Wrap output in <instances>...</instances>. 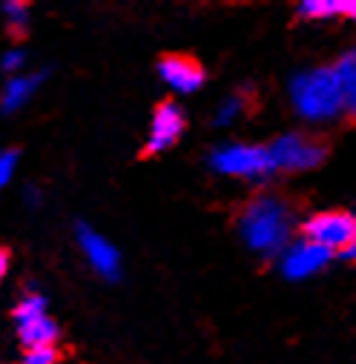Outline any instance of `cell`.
<instances>
[{"instance_id":"cell-1","label":"cell","mask_w":356,"mask_h":364,"mask_svg":"<svg viewBox=\"0 0 356 364\" xmlns=\"http://www.w3.org/2000/svg\"><path fill=\"white\" fill-rule=\"evenodd\" d=\"M290 210L279 198H253L239 215V232L258 255H282L290 247Z\"/></svg>"},{"instance_id":"cell-2","label":"cell","mask_w":356,"mask_h":364,"mask_svg":"<svg viewBox=\"0 0 356 364\" xmlns=\"http://www.w3.org/2000/svg\"><path fill=\"white\" fill-rule=\"evenodd\" d=\"M290 101L299 118L310 124L333 121L339 112H345V95L336 69L316 66L305 69L290 80Z\"/></svg>"},{"instance_id":"cell-3","label":"cell","mask_w":356,"mask_h":364,"mask_svg":"<svg viewBox=\"0 0 356 364\" xmlns=\"http://www.w3.org/2000/svg\"><path fill=\"white\" fill-rule=\"evenodd\" d=\"M210 166L219 175L247 178V181H258V178H267L271 172H276L273 161H271V149L256 146V144H224V146L213 149Z\"/></svg>"},{"instance_id":"cell-4","label":"cell","mask_w":356,"mask_h":364,"mask_svg":"<svg viewBox=\"0 0 356 364\" xmlns=\"http://www.w3.org/2000/svg\"><path fill=\"white\" fill-rule=\"evenodd\" d=\"M15 330H18V338L26 350H35V347H52L55 336H58V324L49 318L46 313V299L38 296V293H29L23 296L18 304H15Z\"/></svg>"},{"instance_id":"cell-5","label":"cell","mask_w":356,"mask_h":364,"mask_svg":"<svg viewBox=\"0 0 356 364\" xmlns=\"http://www.w3.org/2000/svg\"><path fill=\"white\" fill-rule=\"evenodd\" d=\"M267 149H271L273 169H282V172H308V169H316L325 158L322 144L299 132L279 135Z\"/></svg>"},{"instance_id":"cell-6","label":"cell","mask_w":356,"mask_h":364,"mask_svg":"<svg viewBox=\"0 0 356 364\" xmlns=\"http://www.w3.org/2000/svg\"><path fill=\"white\" fill-rule=\"evenodd\" d=\"M305 238L322 244L330 252H347L350 244L356 241V215L342 213V210L316 213L305 224Z\"/></svg>"},{"instance_id":"cell-7","label":"cell","mask_w":356,"mask_h":364,"mask_svg":"<svg viewBox=\"0 0 356 364\" xmlns=\"http://www.w3.org/2000/svg\"><path fill=\"white\" fill-rule=\"evenodd\" d=\"M330 250H325L322 244L310 241V238H302V241H293L282 255H279V267L285 272V279L290 282H305L310 276H316L319 269H325V264L330 261Z\"/></svg>"},{"instance_id":"cell-8","label":"cell","mask_w":356,"mask_h":364,"mask_svg":"<svg viewBox=\"0 0 356 364\" xmlns=\"http://www.w3.org/2000/svg\"><path fill=\"white\" fill-rule=\"evenodd\" d=\"M78 244H80V252L86 255L89 267H93L101 279L115 282L121 276V255L101 232H95L93 227H78Z\"/></svg>"},{"instance_id":"cell-9","label":"cell","mask_w":356,"mask_h":364,"mask_svg":"<svg viewBox=\"0 0 356 364\" xmlns=\"http://www.w3.org/2000/svg\"><path fill=\"white\" fill-rule=\"evenodd\" d=\"M158 75L161 80L172 89L178 95H190L196 89H201L204 83V72L201 66L193 60V58H184V55H169L158 63Z\"/></svg>"},{"instance_id":"cell-10","label":"cell","mask_w":356,"mask_h":364,"mask_svg":"<svg viewBox=\"0 0 356 364\" xmlns=\"http://www.w3.org/2000/svg\"><path fill=\"white\" fill-rule=\"evenodd\" d=\"M184 132V112L175 104H161L152 115L150 124V138H147V152H164L169 149Z\"/></svg>"},{"instance_id":"cell-11","label":"cell","mask_w":356,"mask_h":364,"mask_svg":"<svg viewBox=\"0 0 356 364\" xmlns=\"http://www.w3.org/2000/svg\"><path fill=\"white\" fill-rule=\"evenodd\" d=\"M38 83H41V75H18V77H12L6 83V89H4V112H15L23 104H29Z\"/></svg>"},{"instance_id":"cell-12","label":"cell","mask_w":356,"mask_h":364,"mask_svg":"<svg viewBox=\"0 0 356 364\" xmlns=\"http://www.w3.org/2000/svg\"><path fill=\"white\" fill-rule=\"evenodd\" d=\"M342 83V95H345V112L356 118V49H350L347 55L339 58V63L333 66Z\"/></svg>"},{"instance_id":"cell-13","label":"cell","mask_w":356,"mask_h":364,"mask_svg":"<svg viewBox=\"0 0 356 364\" xmlns=\"http://www.w3.org/2000/svg\"><path fill=\"white\" fill-rule=\"evenodd\" d=\"M302 18H333V15H353L356 18V0H305L299 4Z\"/></svg>"},{"instance_id":"cell-14","label":"cell","mask_w":356,"mask_h":364,"mask_svg":"<svg viewBox=\"0 0 356 364\" xmlns=\"http://www.w3.org/2000/svg\"><path fill=\"white\" fill-rule=\"evenodd\" d=\"M4 21H6V26L15 35H21L29 26V9H26V4H18V0H9V4H4Z\"/></svg>"},{"instance_id":"cell-15","label":"cell","mask_w":356,"mask_h":364,"mask_svg":"<svg viewBox=\"0 0 356 364\" xmlns=\"http://www.w3.org/2000/svg\"><path fill=\"white\" fill-rule=\"evenodd\" d=\"M241 109H244V101H241L239 95H230V98H224V101L219 104V109H216V124H219V127H227V124H233V121L241 115Z\"/></svg>"},{"instance_id":"cell-16","label":"cell","mask_w":356,"mask_h":364,"mask_svg":"<svg viewBox=\"0 0 356 364\" xmlns=\"http://www.w3.org/2000/svg\"><path fill=\"white\" fill-rule=\"evenodd\" d=\"M55 361H58L55 347H35V350H26L21 364H55Z\"/></svg>"},{"instance_id":"cell-17","label":"cell","mask_w":356,"mask_h":364,"mask_svg":"<svg viewBox=\"0 0 356 364\" xmlns=\"http://www.w3.org/2000/svg\"><path fill=\"white\" fill-rule=\"evenodd\" d=\"M15 169H18V152L15 149H6L4 155H0V184H9L12 181V175H15Z\"/></svg>"},{"instance_id":"cell-18","label":"cell","mask_w":356,"mask_h":364,"mask_svg":"<svg viewBox=\"0 0 356 364\" xmlns=\"http://www.w3.org/2000/svg\"><path fill=\"white\" fill-rule=\"evenodd\" d=\"M23 63H26V55H23L21 49H9V52L4 55V72L12 75V77H18V72L23 69Z\"/></svg>"},{"instance_id":"cell-19","label":"cell","mask_w":356,"mask_h":364,"mask_svg":"<svg viewBox=\"0 0 356 364\" xmlns=\"http://www.w3.org/2000/svg\"><path fill=\"white\" fill-rule=\"evenodd\" d=\"M342 255H345V258H350V261H356V241H353V244H350V250H347V252H342Z\"/></svg>"},{"instance_id":"cell-20","label":"cell","mask_w":356,"mask_h":364,"mask_svg":"<svg viewBox=\"0 0 356 364\" xmlns=\"http://www.w3.org/2000/svg\"><path fill=\"white\" fill-rule=\"evenodd\" d=\"M6 267H9V258H6V252H4V255H0V269L6 272Z\"/></svg>"}]
</instances>
